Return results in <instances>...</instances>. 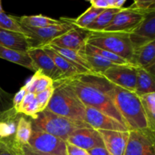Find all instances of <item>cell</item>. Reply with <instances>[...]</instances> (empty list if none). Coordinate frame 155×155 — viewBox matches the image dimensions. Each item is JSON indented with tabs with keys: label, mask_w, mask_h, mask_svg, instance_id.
I'll return each instance as SVG.
<instances>
[{
	"label": "cell",
	"mask_w": 155,
	"mask_h": 155,
	"mask_svg": "<svg viewBox=\"0 0 155 155\" xmlns=\"http://www.w3.org/2000/svg\"><path fill=\"white\" fill-rule=\"evenodd\" d=\"M38 113H39V104H38L37 100L35 98L34 100L31 101L29 104H27L24 108H23L21 110L20 114H24L25 116L30 117L33 118V117L36 116Z\"/></svg>",
	"instance_id": "obj_37"
},
{
	"label": "cell",
	"mask_w": 155,
	"mask_h": 155,
	"mask_svg": "<svg viewBox=\"0 0 155 155\" xmlns=\"http://www.w3.org/2000/svg\"><path fill=\"white\" fill-rule=\"evenodd\" d=\"M133 64L146 70L154 76L155 41L148 42L134 50Z\"/></svg>",
	"instance_id": "obj_17"
},
{
	"label": "cell",
	"mask_w": 155,
	"mask_h": 155,
	"mask_svg": "<svg viewBox=\"0 0 155 155\" xmlns=\"http://www.w3.org/2000/svg\"><path fill=\"white\" fill-rule=\"evenodd\" d=\"M46 110L74 120L85 122L86 120V106L74 91L61 80L54 82V92Z\"/></svg>",
	"instance_id": "obj_3"
},
{
	"label": "cell",
	"mask_w": 155,
	"mask_h": 155,
	"mask_svg": "<svg viewBox=\"0 0 155 155\" xmlns=\"http://www.w3.org/2000/svg\"><path fill=\"white\" fill-rule=\"evenodd\" d=\"M21 116L14 108L0 114V140L15 138L18 120Z\"/></svg>",
	"instance_id": "obj_20"
},
{
	"label": "cell",
	"mask_w": 155,
	"mask_h": 155,
	"mask_svg": "<svg viewBox=\"0 0 155 155\" xmlns=\"http://www.w3.org/2000/svg\"><path fill=\"white\" fill-rule=\"evenodd\" d=\"M85 54L99 56V57L103 58L112 62L114 64H132L128 61L114 54V53L106 51V50L101 49V48H97V47H95L87 43L86 44V46H85Z\"/></svg>",
	"instance_id": "obj_29"
},
{
	"label": "cell",
	"mask_w": 155,
	"mask_h": 155,
	"mask_svg": "<svg viewBox=\"0 0 155 155\" xmlns=\"http://www.w3.org/2000/svg\"><path fill=\"white\" fill-rule=\"evenodd\" d=\"M130 39L134 50L155 41V11L145 15L142 22L130 33Z\"/></svg>",
	"instance_id": "obj_11"
},
{
	"label": "cell",
	"mask_w": 155,
	"mask_h": 155,
	"mask_svg": "<svg viewBox=\"0 0 155 155\" xmlns=\"http://www.w3.org/2000/svg\"><path fill=\"white\" fill-rule=\"evenodd\" d=\"M53 92H54V85L45 90L36 94V98L37 100L38 104H39V112L43 111L44 110L46 109L47 106L52 97Z\"/></svg>",
	"instance_id": "obj_33"
},
{
	"label": "cell",
	"mask_w": 155,
	"mask_h": 155,
	"mask_svg": "<svg viewBox=\"0 0 155 155\" xmlns=\"http://www.w3.org/2000/svg\"><path fill=\"white\" fill-rule=\"evenodd\" d=\"M21 152H22V155H54L38 152V151H36L33 149H32L28 145H22L21 146Z\"/></svg>",
	"instance_id": "obj_43"
},
{
	"label": "cell",
	"mask_w": 155,
	"mask_h": 155,
	"mask_svg": "<svg viewBox=\"0 0 155 155\" xmlns=\"http://www.w3.org/2000/svg\"><path fill=\"white\" fill-rule=\"evenodd\" d=\"M53 85H54V81L51 78L41 74L38 78L37 83H36V87H35L34 93L36 95V94L47 89L48 88L51 87Z\"/></svg>",
	"instance_id": "obj_36"
},
{
	"label": "cell",
	"mask_w": 155,
	"mask_h": 155,
	"mask_svg": "<svg viewBox=\"0 0 155 155\" xmlns=\"http://www.w3.org/2000/svg\"><path fill=\"white\" fill-rule=\"evenodd\" d=\"M66 142L86 151L95 148H104L101 135L98 130L91 127H85L75 130L67 139Z\"/></svg>",
	"instance_id": "obj_14"
},
{
	"label": "cell",
	"mask_w": 155,
	"mask_h": 155,
	"mask_svg": "<svg viewBox=\"0 0 155 155\" xmlns=\"http://www.w3.org/2000/svg\"><path fill=\"white\" fill-rule=\"evenodd\" d=\"M22 25V24H21ZM28 37L29 42L32 47H41L67 33L74 26L68 19H62L61 22L55 25L49 26L42 28H33L22 25Z\"/></svg>",
	"instance_id": "obj_6"
},
{
	"label": "cell",
	"mask_w": 155,
	"mask_h": 155,
	"mask_svg": "<svg viewBox=\"0 0 155 155\" xmlns=\"http://www.w3.org/2000/svg\"><path fill=\"white\" fill-rule=\"evenodd\" d=\"M27 93V89H25L24 86H23L22 88L20 89V90L15 94L13 96V108L15 109V111L17 113L19 114V110L20 107H21V102H22L23 99H24V96H25L26 94Z\"/></svg>",
	"instance_id": "obj_38"
},
{
	"label": "cell",
	"mask_w": 155,
	"mask_h": 155,
	"mask_svg": "<svg viewBox=\"0 0 155 155\" xmlns=\"http://www.w3.org/2000/svg\"><path fill=\"white\" fill-rule=\"evenodd\" d=\"M85 122L96 130H111V131L128 132L126 126L120 124L114 118L101 113L99 110L90 107H86Z\"/></svg>",
	"instance_id": "obj_12"
},
{
	"label": "cell",
	"mask_w": 155,
	"mask_h": 155,
	"mask_svg": "<svg viewBox=\"0 0 155 155\" xmlns=\"http://www.w3.org/2000/svg\"><path fill=\"white\" fill-rule=\"evenodd\" d=\"M41 74H42V73H41L39 71L35 72L34 75H33V77L30 79V80L26 83L24 87H25V89H27V92H33V93H34L35 87H36L38 78H39V75H40Z\"/></svg>",
	"instance_id": "obj_40"
},
{
	"label": "cell",
	"mask_w": 155,
	"mask_h": 155,
	"mask_svg": "<svg viewBox=\"0 0 155 155\" xmlns=\"http://www.w3.org/2000/svg\"><path fill=\"white\" fill-rule=\"evenodd\" d=\"M27 145L38 152L54 155H68L66 142L32 126V133Z\"/></svg>",
	"instance_id": "obj_7"
},
{
	"label": "cell",
	"mask_w": 155,
	"mask_h": 155,
	"mask_svg": "<svg viewBox=\"0 0 155 155\" xmlns=\"http://www.w3.org/2000/svg\"><path fill=\"white\" fill-rule=\"evenodd\" d=\"M89 3L91 4V6H92L94 8H109L108 4H107V0H90Z\"/></svg>",
	"instance_id": "obj_42"
},
{
	"label": "cell",
	"mask_w": 155,
	"mask_h": 155,
	"mask_svg": "<svg viewBox=\"0 0 155 155\" xmlns=\"http://www.w3.org/2000/svg\"><path fill=\"white\" fill-rule=\"evenodd\" d=\"M90 155H109L104 148H95L88 151Z\"/></svg>",
	"instance_id": "obj_44"
},
{
	"label": "cell",
	"mask_w": 155,
	"mask_h": 155,
	"mask_svg": "<svg viewBox=\"0 0 155 155\" xmlns=\"http://www.w3.org/2000/svg\"><path fill=\"white\" fill-rule=\"evenodd\" d=\"M120 9L107 8L103 11L95 21L85 30L89 32L103 31L114 19L115 15L119 12Z\"/></svg>",
	"instance_id": "obj_26"
},
{
	"label": "cell",
	"mask_w": 155,
	"mask_h": 155,
	"mask_svg": "<svg viewBox=\"0 0 155 155\" xmlns=\"http://www.w3.org/2000/svg\"><path fill=\"white\" fill-rule=\"evenodd\" d=\"M105 9H100L90 6L84 13L79 16L77 19H68L71 24L76 27L85 30L86 27H89L95 18Z\"/></svg>",
	"instance_id": "obj_28"
},
{
	"label": "cell",
	"mask_w": 155,
	"mask_h": 155,
	"mask_svg": "<svg viewBox=\"0 0 155 155\" xmlns=\"http://www.w3.org/2000/svg\"><path fill=\"white\" fill-rule=\"evenodd\" d=\"M32 126L66 142L75 130L90 127L86 123L53 114L48 110L38 113L31 120Z\"/></svg>",
	"instance_id": "obj_4"
},
{
	"label": "cell",
	"mask_w": 155,
	"mask_h": 155,
	"mask_svg": "<svg viewBox=\"0 0 155 155\" xmlns=\"http://www.w3.org/2000/svg\"><path fill=\"white\" fill-rule=\"evenodd\" d=\"M0 155H22L21 146L15 142V138L0 140Z\"/></svg>",
	"instance_id": "obj_32"
},
{
	"label": "cell",
	"mask_w": 155,
	"mask_h": 155,
	"mask_svg": "<svg viewBox=\"0 0 155 155\" xmlns=\"http://www.w3.org/2000/svg\"><path fill=\"white\" fill-rule=\"evenodd\" d=\"M154 132L149 129L130 131L124 155H155Z\"/></svg>",
	"instance_id": "obj_8"
},
{
	"label": "cell",
	"mask_w": 155,
	"mask_h": 155,
	"mask_svg": "<svg viewBox=\"0 0 155 155\" xmlns=\"http://www.w3.org/2000/svg\"><path fill=\"white\" fill-rule=\"evenodd\" d=\"M66 148L68 155H90L88 151L82 149V148H78L77 146H74V145L68 143V142H66Z\"/></svg>",
	"instance_id": "obj_39"
},
{
	"label": "cell",
	"mask_w": 155,
	"mask_h": 155,
	"mask_svg": "<svg viewBox=\"0 0 155 155\" xmlns=\"http://www.w3.org/2000/svg\"><path fill=\"white\" fill-rule=\"evenodd\" d=\"M0 13H5L4 10H3V8H2V6L1 0H0Z\"/></svg>",
	"instance_id": "obj_46"
},
{
	"label": "cell",
	"mask_w": 155,
	"mask_h": 155,
	"mask_svg": "<svg viewBox=\"0 0 155 155\" xmlns=\"http://www.w3.org/2000/svg\"><path fill=\"white\" fill-rule=\"evenodd\" d=\"M86 43L114 53L133 64L134 48L129 33L120 32H89Z\"/></svg>",
	"instance_id": "obj_5"
},
{
	"label": "cell",
	"mask_w": 155,
	"mask_h": 155,
	"mask_svg": "<svg viewBox=\"0 0 155 155\" xmlns=\"http://www.w3.org/2000/svg\"><path fill=\"white\" fill-rule=\"evenodd\" d=\"M107 94L130 131L148 129L140 98L134 92L113 84Z\"/></svg>",
	"instance_id": "obj_2"
},
{
	"label": "cell",
	"mask_w": 155,
	"mask_h": 155,
	"mask_svg": "<svg viewBox=\"0 0 155 155\" xmlns=\"http://www.w3.org/2000/svg\"><path fill=\"white\" fill-rule=\"evenodd\" d=\"M115 86L135 92L137 67L133 64H114L102 74Z\"/></svg>",
	"instance_id": "obj_9"
},
{
	"label": "cell",
	"mask_w": 155,
	"mask_h": 155,
	"mask_svg": "<svg viewBox=\"0 0 155 155\" xmlns=\"http://www.w3.org/2000/svg\"><path fill=\"white\" fill-rule=\"evenodd\" d=\"M0 45L5 48L21 51H27L31 48L27 35L3 30L1 28H0Z\"/></svg>",
	"instance_id": "obj_19"
},
{
	"label": "cell",
	"mask_w": 155,
	"mask_h": 155,
	"mask_svg": "<svg viewBox=\"0 0 155 155\" xmlns=\"http://www.w3.org/2000/svg\"><path fill=\"white\" fill-rule=\"evenodd\" d=\"M33 64L42 74L47 76L54 82L62 79V74L51 58L40 47H32L27 51Z\"/></svg>",
	"instance_id": "obj_15"
},
{
	"label": "cell",
	"mask_w": 155,
	"mask_h": 155,
	"mask_svg": "<svg viewBox=\"0 0 155 155\" xmlns=\"http://www.w3.org/2000/svg\"><path fill=\"white\" fill-rule=\"evenodd\" d=\"M130 8L140 11L144 13L155 11L154 0H136L133 4L130 6Z\"/></svg>",
	"instance_id": "obj_35"
},
{
	"label": "cell",
	"mask_w": 155,
	"mask_h": 155,
	"mask_svg": "<svg viewBox=\"0 0 155 155\" xmlns=\"http://www.w3.org/2000/svg\"><path fill=\"white\" fill-rule=\"evenodd\" d=\"M60 80L74 91L86 107L96 109L125 126L120 114L107 94L113 84L104 76L89 73Z\"/></svg>",
	"instance_id": "obj_1"
},
{
	"label": "cell",
	"mask_w": 155,
	"mask_h": 155,
	"mask_svg": "<svg viewBox=\"0 0 155 155\" xmlns=\"http://www.w3.org/2000/svg\"><path fill=\"white\" fill-rule=\"evenodd\" d=\"M102 139L104 148L109 155H124L130 131H111V130H98Z\"/></svg>",
	"instance_id": "obj_16"
},
{
	"label": "cell",
	"mask_w": 155,
	"mask_h": 155,
	"mask_svg": "<svg viewBox=\"0 0 155 155\" xmlns=\"http://www.w3.org/2000/svg\"><path fill=\"white\" fill-rule=\"evenodd\" d=\"M127 2V0H116V4H115V8L116 9H122L124 8V5Z\"/></svg>",
	"instance_id": "obj_45"
},
{
	"label": "cell",
	"mask_w": 155,
	"mask_h": 155,
	"mask_svg": "<svg viewBox=\"0 0 155 155\" xmlns=\"http://www.w3.org/2000/svg\"><path fill=\"white\" fill-rule=\"evenodd\" d=\"M18 18V22L22 25L33 28H42L49 26L58 24L61 22L60 20H56L42 15H32V16H22Z\"/></svg>",
	"instance_id": "obj_24"
},
{
	"label": "cell",
	"mask_w": 155,
	"mask_h": 155,
	"mask_svg": "<svg viewBox=\"0 0 155 155\" xmlns=\"http://www.w3.org/2000/svg\"><path fill=\"white\" fill-rule=\"evenodd\" d=\"M35 98H36V94L33 93V92H27V93L25 95V96H24L22 102H21V107H20V110H19V114L23 108H24L27 104H30V103L33 100H34Z\"/></svg>",
	"instance_id": "obj_41"
},
{
	"label": "cell",
	"mask_w": 155,
	"mask_h": 155,
	"mask_svg": "<svg viewBox=\"0 0 155 155\" xmlns=\"http://www.w3.org/2000/svg\"><path fill=\"white\" fill-rule=\"evenodd\" d=\"M146 118L148 128L155 132V92L139 96Z\"/></svg>",
	"instance_id": "obj_25"
},
{
	"label": "cell",
	"mask_w": 155,
	"mask_h": 155,
	"mask_svg": "<svg viewBox=\"0 0 155 155\" xmlns=\"http://www.w3.org/2000/svg\"><path fill=\"white\" fill-rule=\"evenodd\" d=\"M85 58L90 66L92 71L95 74L102 75L107 69L113 66L114 64L103 58L93 54H85Z\"/></svg>",
	"instance_id": "obj_30"
},
{
	"label": "cell",
	"mask_w": 155,
	"mask_h": 155,
	"mask_svg": "<svg viewBox=\"0 0 155 155\" xmlns=\"http://www.w3.org/2000/svg\"><path fill=\"white\" fill-rule=\"evenodd\" d=\"M89 33V31L87 30L77 28L74 26V28L71 30L55 38L48 44L74 50L78 52L85 53V46Z\"/></svg>",
	"instance_id": "obj_13"
},
{
	"label": "cell",
	"mask_w": 155,
	"mask_h": 155,
	"mask_svg": "<svg viewBox=\"0 0 155 155\" xmlns=\"http://www.w3.org/2000/svg\"><path fill=\"white\" fill-rule=\"evenodd\" d=\"M45 46L51 48L56 53L60 54L61 56L66 59L67 61L72 64L76 69L78 71L79 74H85L89 73H93L92 71L90 66L85 58V53L78 52L74 50L68 49V48H61V47L55 46L51 44H46ZM42 47V46H41Z\"/></svg>",
	"instance_id": "obj_18"
},
{
	"label": "cell",
	"mask_w": 155,
	"mask_h": 155,
	"mask_svg": "<svg viewBox=\"0 0 155 155\" xmlns=\"http://www.w3.org/2000/svg\"><path fill=\"white\" fill-rule=\"evenodd\" d=\"M40 48H42L47 53V54L53 61L55 66L58 68V70L62 74V79L70 78V77L78 75L79 73L75 67L72 64L70 63L68 61H67L66 59L64 58L62 56H61L60 54H58L55 51H54L48 47L45 46V45L40 47Z\"/></svg>",
	"instance_id": "obj_23"
},
{
	"label": "cell",
	"mask_w": 155,
	"mask_h": 155,
	"mask_svg": "<svg viewBox=\"0 0 155 155\" xmlns=\"http://www.w3.org/2000/svg\"><path fill=\"white\" fill-rule=\"evenodd\" d=\"M0 58L19 64L34 72L38 71L27 51L11 49L0 45Z\"/></svg>",
	"instance_id": "obj_21"
},
{
	"label": "cell",
	"mask_w": 155,
	"mask_h": 155,
	"mask_svg": "<svg viewBox=\"0 0 155 155\" xmlns=\"http://www.w3.org/2000/svg\"><path fill=\"white\" fill-rule=\"evenodd\" d=\"M146 14L130 7L124 8L119 11L103 31L130 33L142 22Z\"/></svg>",
	"instance_id": "obj_10"
},
{
	"label": "cell",
	"mask_w": 155,
	"mask_h": 155,
	"mask_svg": "<svg viewBox=\"0 0 155 155\" xmlns=\"http://www.w3.org/2000/svg\"><path fill=\"white\" fill-rule=\"evenodd\" d=\"M32 133L31 120L21 116L18 120L16 133L15 135V142L20 146L28 144Z\"/></svg>",
	"instance_id": "obj_27"
},
{
	"label": "cell",
	"mask_w": 155,
	"mask_h": 155,
	"mask_svg": "<svg viewBox=\"0 0 155 155\" xmlns=\"http://www.w3.org/2000/svg\"><path fill=\"white\" fill-rule=\"evenodd\" d=\"M0 28L27 35L22 25L18 22V18L5 13H0Z\"/></svg>",
	"instance_id": "obj_31"
},
{
	"label": "cell",
	"mask_w": 155,
	"mask_h": 155,
	"mask_svg": "<svg viewBox=\"0 0 155 155\" xmlns=\"http://www.w3.org/2000/svg\"><path fill=\"white\" fill-rule=\"evenodd\" d=\"M152 92H155L154 76L146 70L137 68L135 93L138 96H142Z\"/></svg>",
	"instance_id": "obj_22"
},
{
	"label": "cell",
	"mask_w": 155,
	"mask_h": 155,
	"mask_svg": "<svg viewBox=\"0 0 155 155\" xmlns=\"http://www.w3.org/2000/svg\"><path fill=\"white\" fill-rule=\"evenodd\" d=\"M13 96L0 87V114L13 108Z\"/></svg>",
	"instance_id": "obj_34"
}]
</instances>
